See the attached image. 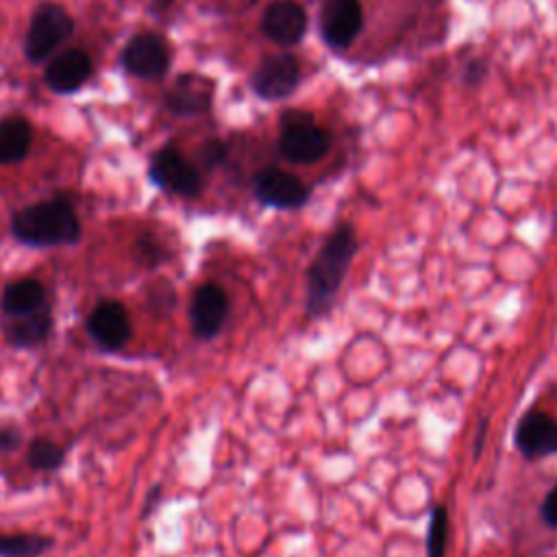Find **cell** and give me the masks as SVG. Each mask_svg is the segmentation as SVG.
<instances>
[{
    "instance_id": "1",
    "label": "cell",
    "mask_w": 557,
    "mask_h": 557,
    "mask_svg": "<svg viewBox=\"0 0 557 557\" xmlns=\"http://www.w3.org/2000/svg\"><path fill=\"white\" fill-rule=\"evenodd\" d=\"M357 248H359L357 233L346 222L337 224L335 231L324 239L313 261L309 263L307 276H305V285H307L305 318L307 320H318L333 309L335 298L357 255Z\"/></svg>"
},
{
    "instance_id": "2",
    "label": "cell",
    "mask_w": 557,
    "mask_h": 557,
    "mask_svg": "<svg viewBox=\"0 0 557 557\" xmlns=\"http://www.w3.org/2000/svg\"><path fill=\"white\" fill-rule=\"evenodd\" d=\"M13 235L30 246H63L81 237V224L65 200H44L13 215Z\"/></svg>"
},
{
    "instance_id": "3",
    "label": "cell",
    "mask_w": 557,
    "mask_h": 557,
    "mask_svg": "<svg viewBox=\"0 0 557 557\" xmlns=\"http://www.w3.org/2000/svg\"><path fill=\"white\" fill-rule=\"evenodd\" d=\"M278 148L289 161L313 163L326 154L329 135L313 122L309 113L292 111L283 115Z\"/></svg>"
},
{
    "instance_id": "4",
    "label": "cell",
    "mask_w": 557,
    "mask_h": 557,
    "mask_svg": "<svg viewBox=\"0 0 557 557\" xmlns=\"http://www.w3.org/2000/svg\"><path fill=\"white\" fill-rule=\"evenodd\" d=\"M74 30V22L70 13L59 4H41L30 20L26 33V57L30 61H41L57 50Z\"/></svg>"
},
{
    "instance_id": "5",
    "label": "cell",
    "mask_w": 557,
    "mask_h": 557,
    "mask_svg": "<svg viewBox=\"0 0 557 557\" xmlns=\"http://www.w3.org/2000/svg\"><path fill=\"white\" fill-rule=\"evenodd\" d=\"M150 178L159 187L185 198L198 196L202 189L200 172L172 146L154 152L150 161Z\"/></svg>"
},
{
    "instance_id": "6",
    "label": "cell",
    "mask_w": 557,
    "mask_h": 557,
    "mask_svg": "<svg viewBox=\"0 0 557 557\" xmlns=\"http://www.w3.org/2000/svg\"><path fill=\"white\" fill-rule=\"evenodd\" d=\"M513 444L527 461H540L557 453V420L540 409L527 411L513 431Z\"/></svg>"
},
{
    "instance_id": "7",
    "label": "cell",
    "mask_w": 557,
    "mask_h": 557,
    "mask_svg": "<svg viewBox=\"0 0 557 557\" xmlns=\"http://www.w3.org/2000/svg\"><path fill=\"white\" fill-rule=\"evenodd\" d=\"M363 26V9L359 0H324L320 9V30L324 41L344 50L352 44Z\"/></svg>"
},
{
    "instance_id": "8",
    "label": "cell",
    "mask_w": 557,
    "mask_h": 557,
    "mask_svg": "<svg viewBox=\"0 0 557 557\" xmlns=\"http://www.w3.org/2000/svg\"><path fill=\"white\" fill-rule=\"evenodd\" d=\"M252 187L257 200L274 209H298L309 200V187L298 176L278 168L261 170Z\"/></svg>"
},
{
    "instance_id": "9",
    "label": "cell",
    "mask_w": 557,
    "mask_h": 557,
    "mask_svg": "<svg viewBox=\"0 0 557 557\" xmlns=\"http://www.w3.org/2000/svg\"><path fill=\"white\" fill-rule=\"evenodd\" d=\"M228 298L218 283H202L196 287L189 305L191 331L198 339L215 337L226 320Z\"/></svg>"
},
{
    "instance_id": "10",
    "label": "cell",
    "mask_w": 557,
    "mask_h": 557,
    "mask_svg": "<svg viewBox=\"0 0 557 557\" xmlns=\"http://www.w3.org/2000/svg\"><path fill=\"white\" fill-rule=\"evenodd\" d=\"M122 63L133 76L159 78L168 70L170 52L165 41L159 35L139 33L126 44L122 52Z\"/></svg>"
},
{
    "instance_id": "11",
    "label": "cell",
    "mask_w": 557,
    "mask_h": 557,
    "mask_svg": "<svg viewBox=\"0 0 557 557\" xmlns=\"http://www.w3.org/2000/svg\"><path fill=\"white\" fill-rule=\"evenodd\" d=\"M87 331L98 346L107 350L122 348L131 337V320L126 307L117 300H102L89 313Z\"/></svg>"
},
{
    "instance_id": "12",
    "label": "cell",
    "mask_w": 557,
    "mask_h": 557,
    "mask_svg": "<svg viewBox=\"0 0 557 557\" xmlns=\"http://www.w3.org/2000/svg\"><path fill=\"white\" fill-rule=\"evenodd\" d=\"M298 83V61L283 52L265 59L252 74V89L268 100L285 98Z\"/></svg>"
},
{
    "instance_id": "13",
    "label": "cell",
    "mask_w": 557,
    "mask_h": 557,
    "mask_svg": "<svg viewBox=\"0 0 557 557\" xmlns=\"http://www.w3.org/2000/svg\"><path fill=\"white\" fill-rule=\"evenodd\" d=\"M261 28L268 39L278 46H294L300 41L307 28V15L300 4L292 0H276L272 2L265 13Z\"/></svg>"
},
{
    "instance_id": "14",
    "label": "cell",
    "mask_w": 557,
    "mask_h": 557,
    "mask_svg": "<svg viewBox=\"0 0 557 557\" xmlns=\"http://www.w3.org/2000/svg\"><path fill=\"white\" fill-rule=\"evenodd\" d=\"M91 74V59L85 50H65L59 57H54L46 67V85L52 91L70 94L76 91Z\"/></svg>"
},
{
    "instance_id": "15",
    "label": "cell",
    "mask_w": 557,
    "mask_h": 557,
    "mask_svg": "<svg viewBox=\"0 0 557 557\" xmlns=\"http://www.w3.org/2000/svg\"><path fill=\"white\" fill-rule=\"evenodd\" d=\"M52 324L50 318V307H41L37 311L30 313H22V315H4V337L9 344L17 346V348H28L35 346L39 342H44V337L48 335Z\"/></svg>"
},
{
    "instance_id": "16",
    "label": "cell",
    "mask_w": 557,
    "mask_h": 557,
    "mask_svg": "<svg viewBox=\"0 0 557 557\" xmlns=\"http://www.w3.org/2000/svg\"><path fill=\"white\" fill-rule=\"evenodd\" d=\"M211 85L200 76H181L168 94V109L178 115H194L209 107Z\"/></svg>"
},
{
    "instance_id": "17",
    "label": "cell",
    "mask_w": 557,
    "mask_h": 557,
    "mask_svg": "<svg viewBox=\"0 0 557 557\" xmlns=\"http://www.w3.org/2000/svg\"><path fill=\"white\" fill-rule=\"evenodd\" d=\"M48 305L46 289L37 278H20L4 287L2 311L4 315H22Z\"/></svg>"
},
{
    "instance_id": "18",
    "label": "cell",
    "mask_w": 557,
    "mask_h": 557,
    "mask_svg": "<svg viewBox=\"0 0 557 557\" xmlns=\"http://www.w3.org/2000/svg\"><path fill=\"white\" fill-rule=\"evenodd\" d=\"M33 128L24 117L11 115L0 122V163L22 161L30 148Z\"/></svg>"
},
{
    "instance_id": "19",
    "label": "cell",
    "mask_w": 557,
    "mask_h": 557,
    "mask_svg": "<svg viewBox=\"0 0 557 557\" xmlns=\"http://www.w3.org/2000/svg\"><path fill=\"white\" fill-rule=\"evenodd\" d=\"M448 537H450V518L446 505H435L429 516V527H426V557H446L448 548Z\"/></svg>"
},
{
    "instance_id": "20",
    "label": "cell",
    "mask_w": 557,
    "mask_h": 557,
    "mask_svg": "<svg viewBox=\"0 0 557 557\" xmlns=\"http://www.w3.org/2000/svg\"><path fill=\"white\" fill-rule=\"evenodd\" d=\"M52 546L50 537L20 533V535H0V557H39Z\"/></svg>"
},
{
    "instance_id": "21",
    "label": "cell",
    "mask_w": 557,
    "mask_h": 557,
    "mask_svg": "<svg viewBox=\"0 0 557 557\" xmlns=\"http://www.w3.org/2000/svg\"><path fill=\"white\" fill-rule=\"evenodd\" d=\"M28 461L37 470L59 468L63 461V448L50 440H35L28 448Z\"/></svg>"
},
{
    "instance_id": "22",
    "label": "cell",
    "mask_w": 557,
    "mask_h": 557,
    "mask_svg": "<svg viewBox=\"0 0 557 557\" xmlns=\"http://www.w3.org/2000/svg\"><path fill=\"white\" fill-rule=\"evenodd\" d=\"M540 516L550 529H557V483L546 492L540 505Z\"/></svg>"
},
{
    "instance_id": "23",
    "label": "cell",
    "mask_w": 557,
    "mask_h": 557,
    "mask_svg": "<svg viewBox=\"0 0 557 557\" xmlns=\"http://www.w3.org/2000/svg\"><path fill=\"white\" fill-rule=\"evenodd\" d=\"M15 444H17V433L9 429H0V453L15 448Z\"/></svg>"
},
{
    "instance_id": "24",
    "label": "cell",
    "mask_w": 557,
    "mask_h": 557,
    "mask_svg": "<svg viewBox=\"0 0 557 557\" xmlns=\"http://www.w3.org/2000/svg\"><path fill=\"white\" fill-rule=\"evenodd\" d=\"M485 433H487V420L483 418L479 422V431H476V440H474V457L481 455V448H483V442H485Z\"/></svg>"
}]
</instances>
